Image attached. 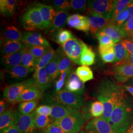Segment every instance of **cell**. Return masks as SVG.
Masks as SVG:
<instances>
[{"label":"cell","mask_w":133,"mask_h":133,"mask_svg":"<svg viewBox=\"0 0 133 133\" xmlns=\"http://www.w3.org/2000/svg\"><path fill=\"white\" fill-rule=\"evenodd\" d=\"M116 1L114 0L89 1L88 6L91 11L100 14L106 19L110 20L113 15Z\"/></svg>","instance_id":"obj_8"},{"label":"cell","mask_w":133,"mask_h":133,"mask_svg":"<svg viewBox=\"0 0 133 133\" xmlns=\"http://www.w3.org/2000/svg\"><path fill=\"white\" fill-rule=\"evenodd\" d=\"M20 19L23 27L28 32L44 29L42 17L36 4L28 6Z\"/></svg>","instance_id":"obj_3"},{"label":"cell","mask_w":133,"mask_h":133,"mask_svg":"<svg viewBox=\"0 0 133 133\" xmlns=\"http://www.w3.org/2000/svg\"><path fill=\"white\" fill-rule=\"evenodd\" d=\"M51 107L48 105H41L35 110V112L36 114L44 115L47 116H50L51 114Z\"/></svg>","instance_id":"obj_48"},{"label":"cell","mask_w":133,"mask_h":133,"mask_svg":"<svg viewBox=\"0 0 133 133\" xmlns=\"http://www.w3.org/2000/svg\"><path fill=\"white\" fill-rule=\"evenodd\" d=\"M130 84L132 85H133L132 86H133V77L131 79H130Z\"/></svg>","instance_id":"obj_57"},{"label":"cell","mask_w":133,"mask_h":133,"mask_svg":"<svg viewBox=\"0 0 133 133\" xmlns=\"http://www.w3.org/2000/svg\"><path fill=\"white\" fill-rule=\"evenodd\" d=\"M95 54L91 47L84 43L82 45V51L80 59V65L89 66L94 64Z\"/></svg>","instance_id":"obj_26"},{"label":"cell","mask_w":133,"mask_h":133,"mask_svg":"<svg viewBox=\"0 0 133 133\" xmlns=\"http://www.w3.org/2000/svg\"><path fill=\"white\" fill-rule=\"evenodd\" d=\"M53 122L54 121L50 116L37 114L36 115L35 124L37 129L42 131Z\"/></svg>","instance_id":"obj_36"},{"label":"cell","mask_w":133,"mask_h":133,"mask_svg":"<svg viewBox=\"0 0 133 133\" xmlns=\"http://www.w3.org/2000/svg\"><path fill=\"white\" fill-rule=\"evenodd\" d=\"M3 39L22 42L23 37L21 32L14 26H8L5 27L3 32Z\"/></svg>","instance_id":"obj_27"},{"label":"cell","mask_w":133,"mask_h":133,"mask_svg":"<svg viewBox=\"0 0 133 133\" xmlns=\"http://www.w3.org/2000/svg\"><path fill=\"white\" fill-rule=\"evenodd\" d=\"M126 10L128 11L129 16L128 18L126 20V22L128 21L130 19L133 18V2H132L130 5H129L128 7L127 8Z\"/></svg>","instance_id":"obj_52"},{"label":"cell","mask_w":133,"mask_h":133,"mask_svg":"<svg viewBox=\"0 0 133 133\" xmlns=\"http://www.w3.org/2000/svg\"><path fill=\"white\" fill-rule=\"evenodd\" d=\"M100 32L109 36L112 39L115 44L121 42L123 39V35L120 27L110 23L107 25Z\"/></svg>","instance_id":"obj_25"},{"label":"cell","mask_w":133,"mask_h":133,"mask_svg":"<svg viewBox=\"0 0 133 133\" xmlns=\"http://www.w3.org/2000/svg\"><path fill=\"white\" fill-rule=\"evenodd\" d=\"M54 41L59 44L63 45L70 38H74L71 32L68 30L61 29L53 34Z\"/></svg>","instance_id":"obj_34"},{"label":"cell","mask_w":133,"mask_h":133,"mask_svg":"<svg viewBox=\"0 0 133 133\" xmlns=\"http://www.w3.org/2000/svg\"><path fill=\"white\" fill-rule=\"evenodd\" d=\"M22 43L27 48L34 46H42L46 48L50 47L48 40L42 35L37 32L26 33L23 35Z\"/></svg>","instance_id":"obj_13"},{"label":"cell","mask_w":133,"mask_h":133,"mask_svg":"<svg viewBox=\"0 0 133 133\" xmlns=\"http://www.w3.org/2000/svg\"><path fill=\"white\" fill-rule=\"evenodd\" d=\"M104 105L103 103L99 101L93 102L91 105L89 112L91 115L95 118L101 117L104 113Z\"/></svg>","instance_id":"obj_37"},{"label":"cell","mask_w":133,"mask_h":133,"mask_svg":"<svg viewBox=\"0 0 133 133\" xmlns=\"http://www.w3.org/2000/svg\"><path fill=\"white\" fill-rule=\"evenodd\" d=\"M28 48L35 57L37 63L38 60L44 55L48 48H45L42 46H34Z\"/></svg>","instance_id":"obj_42"},{"label":"cell","mask_w":133,"mask_h":133,"mask_svg":"<svg viewBox=\"0 0 133 133\" xmlns=\"http://www.w3.org/2000/svg\"><path fill=\"white\" fill-rule=\"evenodd\" d=\"M31 72L28 68L22 65L5 69V77L8 81L16 83L26 79Z\"/></svg>","instance_id":"obj_12"},{"label":"cell","mask_w":133,"mask_h":133,"mask_svg":"<svg viewBox=\"0 0 133 133\" xmlns=\"http://www.w3.org/2000/svg\"><path fill=\"white\" fill-rule=\"evenodd\" d=\"M17 1L16 0H1L0 11L4 16H11L14 14L16 10Z\"/></svg>","instance_id":"obj_29"},{"label":"cell","mask_w":133,"mask_h":133,"mask_svg":"<svg viewBox=\"0 0 133 133\" xmlns=\"http://www.w3.org/2000/svg\"><path fill=\"white\" fill-rule=\"evenodd\" d=\"M22 65L28 68L32 72L35 71L36 61L28 48H26L23 49L22 58Z\"/></svg>","instance_id":"obj_31"},{"label":"cell","mask_w":133,"mask_h":133,"mask_svg":"<svg viewBox=\"0 0 133 133\" xmlns=\"http://www.w3.org/2000/svg\"><path fill=\"white\" fill-rule=\"evenodd\" d=\"M133 133V124L131 127V128L129 129L127 131L126 133Z\"/></svg>","instance_id":"obj_56"},{"label":"cell","mask_w":133,"mask_h":133,"mask_svg":"<svg viewBox=\"0 0 133 133\" xmlns=\"http://www.w3.org/2000/svg\"><path fill=\"white\" fill-rule=\"evenodd\" d=\"M101 58L105 63H112L114 61L115 55L114 51L101 55Z\"/></svg>","instance_id":"obj_49"},{"label":"cell","mask_w":133,"mask_h":133,"mask_svg":"<svg viewBox=\"0 0 133 133\" xmlns=\"http://www.w3.org/2000/svg\"><path fill=\"white\" fill-rule=\"evenodd\" d=\"M76 75L84 83L94 79L93 71L88 66H81L76 70Z\"/></svg>","instance_id":"obj_33"},{"label":"cell","mask_w":133,"mask_h":133,"mask_svg":"<svg viewBox=\"0 0 133 133\" xmlns=\"http://www.w3.org/2000/svg\"><path fill=\"white\" fill-rule=\"evenodd\" d=\"M43 91L36 85L30 86L23 91L17 103L34 100L38 101L43 97Z\"/></svg>","instance_id":"obj_20"},{"label":"cell","mask_w":133,"mask_h":133,"mask_svg":"<svg viewBox=\"0 0 133 133\" xmlns=\"http://www.w3.org/2000/svg\"><path fill=\"white\" fill-rule=\"evenodd\" d=\"M38 101L34 100L20 103L18 107V110L23 115L30 114L34 111L38 105Z\"/></svg>","instance_id":"obj_35"},{"label":"cell","mask_w":133,"mask_h":133,"mask_svg":"<svg viewBox=\"0 0 133 133\" xmlns=\"http://www.w3.org/2000/svg\"><path fill=\"white\" fill-rule=\"evenodd\" d=\"M71 67L72 61L71 60L67 57L64 51H63L59 64L60 75H61L65 71H71Z\"/></svg>","instance_id":"obj_38"},{"label":"cell","mask_w":133,"mask_h":133,"mask_svg":"<svg viewBox=\"0 0 133 133\" xmlns=\"http://www.w3.org/2000/svg\"><path fill=\"white\" fill-rule=\"evenodd\" d=\"M120 43L126 48L130 54L133 53V41L127 39H122Z\"/></svg>","instance_id":"obj_50"},{"label":"cell","mask_w":133,"mask_h":133,"mask_svg":"<svg viewBox=\"0 0 133 133\" xmlns=\"http://www.w3.org/2000/svg\"><path fill=\"white\" fill-rule=\"evenodd\" d=\"M81 133H84V132H81Z\"/></svg>","instance_id":"obj_59"},{"label":"cell","mask_w":133,"mask_h":133,"mask_svg":"<svg viewBox=\"0 0 133 133\" xmlns=\"http://www.w3.org/2000/svg\"><path fill=\"white\" fill-rule=\"evenodd\" d=\"M129 16L128 11L127 10H124L114 17L111 18L110 20V23L117 26L120 27L126 21L128 18Z\"/></svg>","instance_id":"obj_40"},{"label":"cell","mask_w":133,"mask_h":133,"mask_svg":"<svg viewBox=\"0 0 133 133\" xmlns=\"http://www.w3.org/2000/svg\"><path fill=\"white\" fill-rule=\"evenodd\" d=\"M26 48V47L22 42L3 39L2 53L3 55L13 54Z\"/></svg>","instance_id":"obj_23"},{"label":"cell","mask_w":133,"mask_h":133,"mask_svg":"<svg viewBox=\"0 0 133 133\" xmlns=\"http://www.w3.org/2000/svg\"><path fill=\"white\" fill-rule=\"evenodd\" d=\"M124 64H128L133 65V53L129 54V56L127 61Z\"/></svg>","instance_id":"obj_54"},{"label":"cell","mask_w":133,"mask_h":133,"mask_svg":"<svg viewBox=\"0 0 133 133\" xmlns=\"http://www.w3.org/2000/svg\"><path fill=\"white\" fill-rule=\"evenodd\" d=\"M96 36L99 41V46H104L115 44L111 37L101 32H98L96 34Z\"/></svg>","instance_id":"obj_44"},{"label":"cell","mask_w":133,"mask_h":133,"mask_svg":"<svg viewBox=\"0 0 133 133\" xmlns=\"http://www.w3.org/2000/svg\"><path fill=\"white\" fill-rule=\"evenodd\" d=\"M115 78L117 81L124 83L133 77V65L128 64L115 65L113 68Z\"/></svg>","instance_id":"obj_15"},{"label":"cell","mask_w":133,"mask_h":133,"mask_svg":"<svg viewBox=\"0 0 133 133\" xmlns=\"http://www.w3.org/2000/svg\"><path fill=\"white\" fill-rule=\"evenodd\" d=\"M33 78L35 85L42 90H46L52 85V81L48 76L45 68L34 72Z\"/></svg>","instance_id":"obj_22"},{"label":"cell","mask_w":133,"mask_h":133,"mask_svg":"<svg viewBox=\"0 0 133 133\" xmlns=\"http://www.w3.org/2000/svg\"><path fill=\"white\" fill-rule=\"evenodd\" d=\"M120 29L123 35V38H133V18L125 22L120 27Z\"/></svg>","instance_id":"obj_39"},{"label":"cell","mask_w":133,"mask_h":133,"mask_svg":"<svg viewBox=\"0 0 133 133\" xmlns=\"http://www.w3.org/2000/svg\"><path fill=\"white\" fill-rule=\"evenodd\" d=\"M51 97L54 100L63 105L77 110L81 109L84 105V101L81 95L66 89L55 91Z\"/></svg>","instance_id":"obj_6"},{"label":"cell","mask_w":133,"mask_h":133,"mask_svg":"<svg viewBox=\"0 0 133 133\" xmlns=\"http://www.w3.org/2000/svg\"><path fill=\"white\" fill-rule=\"evenodd\" d=\"M71 70L65 71L61 75H60L59 78L58 79V80H57V81L55 83V91H59L62 90L61 89L63 87V86L64 85V84L66 82V81L67 80V78H68L69 75Z\"/></svg>","instance_id":"obj_47"},{"label":"cell","mask_w":133,"mask_h":133,"mask_svg":"<svg viewBox=\"0 0 133 133\" xmlns=\"http://www.w3.org/2000/svg\"><path fill=\"white\" fill-rule=\"evenodd\" d=\"M114 52L115 58L114 62L115 65L125 63L130 54L126 48L121 43L115 44Z\"/></svg>","instance_id":"obj_28"},{"label":"cell","mask_w":133,"mask_h":133,"mask_svg":"<svg viewBox=\"0 0 133 133\" xmlns=\"http://www.w3.org/2000/svg\"><path fill=\"white\" fill-rule=\"evenodd\" d=\"M96 94L98 101L104 105V113L101 117L109 123L115 105L127 96L123 87L108 79H104L100 82Z\"/></svg>","instance_id":"obj_1"},{"label":"cell","mask_w":133,"mask_h":133,"mask_svg":"<svg viewBox=\"0 0 133 133\" xmlns=\"http://www.w3.org/2000/svg\"><path fill=\"white\" fill-rule=\"evenodd\" d=\"M87 17L89 24V31L94 36L110 23V20L106 19L103 16L93 11H91Z\"/></svg>","instance_id":"obj_14"},{"label":"cell","mask_w":133,"mask_h":133,"mask_svg":"<svg viewBox=\"0 0 133 133\" xmlns=\"http://www.w3.org/2000/svg\"><path fill=\"white\" fill-rule=\"evenodd\" d=\"M46 102L48 105L51 107V112L50 116L53 121L63 118L70 114L79 111V110L72 109L54 100L50 95L46 96Z\"/></svg>","instance_id":"obj_10"},{"label":"cell","mask_w":133,"mask_h":133,"mask_svg":"<svg viewBox=\"0 0 133 133\" xmlns=\"http://www.w3.org/2000/svg\"><path fill=\"white\" fill-rule=\"evenodd\" d=\"M42 132L44 133H67L54 121L50 124Z\"/></svg>","instance_id":"obj_46"},{"label":"cell","mask_w":133,"mask_h":133,"mask_svg":"<svg viewBox=\"0 0 133 133\" xmlns=\"http://www.w3.org/2000/svg\"><path fill=\"white\" fill-rule=\"evenodd\" d=\"M86 3L84 0H71L70 1L71 9L75 11H83L86 10Z\"/></svg>","instance_id":"obj_45"},{"label":"cell","mask_w":133,"mask_h":133,"mask_svg":"<svg viewBox=\"0 0 133 133\" xmlns=\"http://www.w3.org/2000/svg\"><path fill=\"white\" fill-rule=\"evenodd\" d=\"M70 16L66 11H59L53 21L51 26L46 29L45 33L46 34H53L62 27L67 22V20Z\"/></svg>","instance_id":"obj_21"},{"label":"cell","mask_w":133,"mask_h":133,"mask_svg":"<svg viewBox=\"0 0 133 133\" xmlns=\"http://www.w3.org/2000/svg\"><path fill=\"white\" fill-rule=\"evenodd\" d=\"M118 133H126L133 124V104L127 96L114 107L109 122Z\"/></svg>","instance_id":"obj_2"},{"label":"cell","mask_w":133,"mask_h":133,"mask_svg":"<svg viewBox=\"0 0 133 133\" xmlns=\"http://www.w3.org/2000/svg\"><path fill=\"white\" fill-rule=\"evenodd\" d=\"M35 85L33 77L8 86L3 92V96L5 101L11 104L17 103L20 96L26 88Z\"/></svg>","instance_id":"obj_5"},{"label":"cell","mask_w":133,"mask_h":133,"mask_svg":"<svg viewBox=\"0 0 133 133\" xmlns=\"http://www.w3.org/2000/svg\"><path fill=\"white\" fill-rule=\"evenodd\" d=\"M42 17L43 27L44 29L48 28L52 23L55 18L57 11L51 5H44L42 3L36 4Z\"/></svg>","instance_id":"obj_18"},{"label":"cell","mask_w":133,"mask_h":133,"mask_svg":"<svg viewBox=\"0 0 133 133\" xmlns=\"http://www.w3.org/2000/svg\"><path fill=\"white\" fill-rule=\"evenodd\" d=\"M87 133H118L101 117L91 120L85 127Z\"/></svg>","instance_id":"obj_11"},{"label":"cell","mask_w":133,"mask_h":133,"mask_svg":"<svg viewBox=\"0 0 133 133\" xmlns=\"http://www.w3.org/2000/svg\"><path fill=\"white\" fill-rule=\"evenodd\" d=\"M44 133V132H42V131H41V132H39V133H37H37Z\"/></svg>","instance_id":"obj_58"},{"label":"cell","mask_w":133,"mask_h":133,"mask_svg":"<svg viewBox=\"0 0 133 133\" xmlns=\"http://www.w3.org/2000/svg\"><path fill=\"white\" fill-rule=\"evenodd\" d=\"M35 111L30 114L23 115L15 109L14 111L15 124L20 133H36L37 128L35 124Z\"/></svg>","instance_id":"obj_7"},{"label":"cell","mask_w":133,"mask_h":133,"mask_svg":"<svg viewBox=\"0 0 133 133\" xmlns=\"http://www.w3.org/2000/svg\"><path fill=\"white\" fill-rule=\"evenodd\" d=\"M63 49L59 48L55 51V55L51 60L45 68L49 77L52 81H55L60 76L59 70V64L61 57Z\"/></svg>","instance_id":"obj_17"},{"label":"cell","mask_w":133,"mask_h":133,"mask_svg":"<svg viewBox=\"0 0 133 133\" xmlns=\"http://www.w3.org/2000/svg\"><path fill=\"white\" fill-rule=\"evenodd\" d=\"M67 133H78L82 129L85 119L79 111L54 121Z\"/></svg>","instance_id":"obj_4"},{"label":"cell","mask_w":133,"mask_h":133,"mask_svg":"<svg viewBox=\"0 0 133 133\" xmlns=\"http://www.w3.org/2000/svg\"><path fill=\"white\" fill-rule=\"evenodd\" d=\"M132 2L130 0H119L117 1L114 8V11L112 15V17L116 16L120 12L126 10L127 8Z\"/></svg>","instance_id":"obj_43"},{"label":"cell","mask_w":133,"mask_h":133,"mask_svg":"<svg viewBox=\"0 0 133 133\" xmlns=\"http://www.w3.org/2000/svg\"><path fill=\"white\" fill-rule=\"evenodd\" d=\"M23 49L17 52L10 54L3 55L2 62L6 69L17 66L22 63V58Z\"/></svg>","instance_id":"obj_24"},{"label":"cell","mask_w":133,"mask_h":133,"mask_svg":"<svg viewBox=\"0 0 133 133\" xmlns=\"http://www.w3.org/2000/svg\"><path fill=\"white\" fill-rule=\"evenodd\" d=\"M123 87L125 90L128 91L129 93H130L131 94L133 95V86H132L123 85Z\"/></svg>","instance_id":"obj_55"},{"label":"cell","mask_w":133,"mask_h":133,"mask_svg":"<svg viewBox=\"0 0 133 133\" xmlns=\"http://www.w3.org/2000/svg\"><path fill=\"white\" fill-rule=\"evenodd\" d=\"M83 43L81 39L72 38L62 45V49L66 56L70 59L72 62L78 65H80Z\"/></svg>","instance_id":"obj_9"},{"label":"cell","mask_w":133,"mask_h":133,"mask_svg":"<svg viewBox=\"0 0 133 133\" xmlns=\"http://www.w3.org/2000/svg\"><path fill=\"white\" fill-rule=\"evenodd\" d=\"M53 7L57 12L66 11L71 9L70 1L66 0H54L52 2Z\"/></svg>","instance_id":"obj_41"},{"label":"cell","mask_w":133,"mask_h":133,"mask_svg":"<svg viewBox=\"0 0 133 133\" xmlns=\"http://www.w3.org/2000/svg\"><path fill=\"white\" fill-rule=\"evenodd\" d=\"M55 51L51 47L48 48L46 53L43 57L41 58L36 63V68L35 71L37 72L39 70L45 68L52 59L54 55H55Z\"/></svg>","instance_id":"obj_32"},{"label":"cell","mask_w":133,"mask_h":133,"mask_svg":"<svg viewBox=\"0 0 133 133\" xmlns=\"http://www.w3.org/2000/svg\"><path fill=\"white\" fill-rule=\"evenodd\" d=\"M66 89L81 96L84 92V83L76 75V71L74 70H71L67 78Z\"/></svg>","instance_id":"obj_16"},{"label":"cell","mask_w":133,"mask_h":133,"mask_svg":"<svg viewBox=\"0 0 133 133\" xmlns=\"http://www.w3.org/2000/svg\"><path fill=\"white\" fill-rule=\"evenodd\" d=\"M15 124V119L12 109L6 110L0 115V130L6 128Z\"/></svg>","instance_id":"obj_30"},{"label":"cell","mask_w":133,"mask_h":133,"mask_svg":"<svg viewBox=\"0 0 133 133\" xmlns=\"http://www.w3.org/2000/svg\"><path fill=\"white\" fill-rule=\"evenodd\" d=\"M1 133H20L15 124L1 131Z\"/></svg>","instance_id":"obj_51"},{"label":"cell","mask_w":133,"mask_h":133,"mask_svg":"<svg viewBox=\"0 0 133 133\" xmlns=\"http://www.w3.org/2000/svg\"><path fill=\"white\" fill-rule=\"evenodd\" d=\"M67 23L70 27L84 32L89 31V24L87 16L81 14L70 15L67 20Z\"/></svg>","instance_id":"obj_19"},{"label":"cell","mask_w":133,"mask_h":133,"mask_svg":"<svg viewBox=\"0 0 133 133\" xmlns=\"http://www.w3.org/2000/svg\"><path fill=\"white\" fill-rule=\"evenodd\" d=\"M6 101L4 100H1L0 101V114H2L6 110Z\"/></svg>","instance_id":"obj_53"}]
</instances>
